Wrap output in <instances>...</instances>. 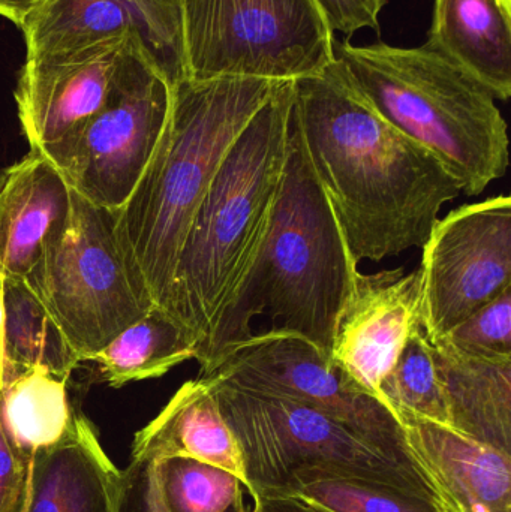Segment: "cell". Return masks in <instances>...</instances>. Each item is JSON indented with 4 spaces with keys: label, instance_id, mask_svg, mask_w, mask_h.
Listing matches in <instances>:
<instances>
[{
    "label": "cell",
    "instance_id": "obj_27",
    "mask_svg": "<svg viewBox=\"0 0 511 512\" xmlns=\"http://www.w3.org/2000/svg\"><path fill=\"white\" fill-rule=\"evenodd\" d=\"M440 339L476 357L511 358V288L471 313Z\"/></svg>",
    "mask_w": 511,
    "mask_h": 512
},
{
    "label": "cell",
    "instance_id": "obj_24",
    "mask_svg": "<svg viewBox=\"0 0 511 512\" xmlns=\"http://www.w3.org/2000/svg\"><path fill=\"white\" fill-rule=\"evenodd\" d=\"M261 495L296 499L318 512H443L428 496L329 469H303Z\"/></svg>",
    "mask_w": 511,
    "mask_h": 512
},
{
    "label": "cell",
    "instance_id": "obj_21",
    "mask_svg": "<svg viewBox=\"0 0 511 512\" xmlns=\"http://www.w3.org/2000/svg\"><path fill=\"white\" fill-rule=\"evenodd\" d=\"M80 363L26 282L0 277V388L35 367L69 381Z\"/></svg>",
    "mask_w": 511,
    "mask_h": 512
},
{
    "label": "cell",
    "instance_id": "obj_14",
    "mask_svg": "<svg viewBox=\"0 0 511 512\" xmlns=\"http://www.w3.org/2000/svg\"><path fill=\"white\" fill-rule=\"evenodd\" d=\"M420 304L419 270L359 271L339 316L330 361L381 402V382L408 339L422 330Z\"/></svg>",
    "mask_w": 511,
    "mask_h": 512
},
{
    "label": "cell",
    "instance_id": "obj_5",
    "mask_svg": "<svg viewBox=\"0 0 511 512\" xmlns=\"http://www.w3.org/2000/svg\"><path fill=\"white\" fill-rule=\"evenodd\" d=\"M354 92L378 116L425 147L477 197L509 167L507 122L497 98L431 48L335 41Z\"/></svg>",
    "mask_w": 511,
    "mask_h": 512
},
{
    "label": "cell",
    "instance_id": "obj_19",
    "mask_svg": "<svg viewBox=\"0 0 511 512\" xmlns=\"http://www.w3.org/2000/svg\"><path fill=\"white\" fill-rule=\"evenodd\" d=\"M450 429L511 454V358L465 354L432 340Z\"/></svg>",
    "mask_w": 511,
    "mask_h": 512
},
{
    "label": "cell",
    "instance_id": "obj_17",
    "mask_svg": "<svg viewBox=\"0 0 511 512\" xmlns=\"http://www.w3.org/2000/svg\"><path fill=\"white\" fill-rule=\"evenodd\" d=\"M119 480L98 430L80 414L65 438L33 453L18 512H116Z\"/></svg>",
    "mask_w": 511,
    "mask_h": 512
},
{
    "label": "cell",
    "instance_id": "obj_12",
    "mask_svg": "<svg viewBox=\"0 0 511 512\" xmlns=\"http://www.w3.org/2000/svg\"><path fill=\"white\" fill-rule=\"evenodd\" d=\"M146 62L156 60L132 32L26 57L15 102L30 150L41 152L77 131Z\"/></svg>",
    "mask_w": 511,
    "mask_h": 512
},
{
    "label": "cell",
    "instance_id": "obj_28",
    "mask_svg": "<svg viewBox=\"0 0 511 512\" xmlns=\"http://www.w3.org/2000/svg\"><path fill=\"white\" fill-rule=\"evenodd\" d=\"M116 512H167L156 489L152 460L131 459L120 471ZM231 512H254L243 502Z\"/></svg>",
    "mask_w": 511,
    "mask_h": 512
},
{
    "label": "cell",
    "instance_id": "obj_18",
    "mask_svg": "<svg viewBox=\"0 0 511 512\" xmlns=\"http://www.w3.org/2000/svg\"><path fill=\"white\" fill-rule=\"evenodd\" d=\"M176 456L225 469L246 487L239 442L222 415L212 385L200 376L185 382L132 442L131 459Z\"/></svg>",
    "mask_w": 511,
    "mask_h": 512
},
{
    "label": "cell",
    "instance_id": "obj_6",
    "mask_svg": "<svg viewBox=\"0 0 511 512\" xmlns=\"http://www.w3.org/2000/svg\"><path fill=\"white\" fill-rule=\"evenodd\" d=\"M204 379L212 385L222 415L239 442L249 498L279 489L296 472L318 468L410 490L435 501L407 460L330 415L287 397L246 390L210 376Z\"/></svg>",
    "mask_w": 511,
    "mask_h": 512
},
{
    "label": "cell",
    "instance_id": "obj_9",
    "mask_svg": "<svg viewBox=\"0 0 511 512\" xmlns=\"http://www.w3.org/2000/svg\"><path fill=\"white\" fill-rule=\"evenodd\" d=\"M171 90L161 68L146 62L101 111L39 153L50 159L72 191L116 212L128 201L161 140Z\"/></svg>",
    "mask_w": 511,
    "mask_h": 512
},
{
    "label": "cell",
    "instance_id": "obj_7",
    "mask_svg": "<svg viewBox=\"0 0 511 512\" xmlns=\"http://www.w3.org/2000/svg\"><path fill=\"white\" fill-rule=\"evenodd\" d=\"M185 80L297 81L335 62L317 0H182Z\"/></svg>",
    "mask_w": 511,
    "mask_h": 512
},
{
    "label": "cell",
    "instance_id": "obj_2",
    "mask_svg": "<svg viewBox=\"0 0 511 512\" xmlns=\"http://www.w3.org/2000/svg\"><path fill=\"white\" fill-rule=\"evenodd\" d=\"M357 265L291 110L287 158L266 233L198 346V376L210 375L254 336L258 316L272 321L264 331L300 337L330 358L339 316L360 271Z\"/></svg>",
    "mask_w": 511,
    "mask_h": 512
},
{
    "label": "cell",
    "instance_id": "obj_20",
    "mask_svg": "<svg viewBox=\"0 0 511 512\" xmlns=\"http://www.w3.org/2000/svg\"><path fill=\"white\" fill-rule=\"evenodd\" d=\"M426 47L482 83L511 96V17L498 0H434Z\"/></svg>",
    "mask_w": 511,
    "mask_h": 512
},
{
    "label": "cell",
    "instance_id": "obj_8",
    "mask_svg": "<svg viewBox=\"0 0 511 512\" xmlns=\"http://www.w3.org/2000/svg\"><path fill=\"white\" fill-rule=\"evenodd\" d=\"M81 363L140 319V300L116 234V212L72 191L68 221L24 277Z\"/></svg>",
    "mask_w": 511,
    "mask_h": 512
},
{
    "label": "cell",
    "instance_id": "obj_26",
    "mask_svg": "<svg viewBox=\"0 0 511 512\" xmlns=\"http://www.w3.org/2000/svg\"><path fill=\"white\" fill-rule=\"evenodd\" d=\"M152 462L167 512H231L246 502L245 484L218 466L180 456Z\"/></svg>",
    "mask_w": 511,
    "mask_h": 512
},
{
    "label": "cell",
    "instance_id": "obj_25",
    "mask_svg": "<svg viewBox=\"0 0 511 512\" xmlns=\"http://www.w3.org/2000/svg\"><path fill=\"white\" fill-rule=\"evenodd\" d=\"M381 402L402 421H428L450 427L443 384L432 345L423 330L405 343L380 387Z\"/></svg>",
    "mask_w": 511,
    "mask_h": 512
},
{
    "label": "cell",
    "instance_id": "obj_22",
    "mask_svg": "<svg viewBox=\"0 0 511 512\" xmlns=\"http://www.w3.org/2000/svg\"><path fill=\"white\" fill-rule=\"evenodd\" d=\"M198 337L164 307L150 306L143 316L117 334L87 361L110 387L161 378L197 355Z\"/></svg>",
    "mask_w": 511,
    "mask_h": 512
},
{
    "label": "cell",
    "instance_id": "obj_10",
    "mask_svg": "<svg viewBox=\"0 0 511 512\" xmlns=\"http://www.w3.org/2000/svg\"><path fill=\"white\" fill-rule=\"evenodd\" d=\"M422 251V330L432 342L511 288V198L452 210L438 219Z\"/></svg>",
    "mask_w": 511,
    "mask_h": 512
},
{
    "label": "cell",
    "instance_id": "obj_1",
    "mask_svg": "<svg viewBox=\"0 0 511 512\" xmlns=\"http://www.w3.org/2000/svg\"><path fill=\"white\" fill-rule=\"evenodd\" d=\"M293 116L354 259L422 249L461 194L447 168L368 107L338 60L294 81Z\"/></svg>",
    "mask_w": 511,
    "mask_h": 512
},
{
    "label": "cell",
    "instance_id": "obj_31",
    "mask_svg": "<svg viewBox=\"0 0 511 512\" xmlns=\"http://www.w3.org/2000/svg\"><path fill=\"white\" fill-rule=\"evenodd\" d=\"M251 501L254 512H318L296 499L284 496L258 495Z\"/></svg>",
    "mask_w": 511,
    "mask_h": 512
},
{
    "label": "cell",
    "instance_id": "obj_23",
    "mask_svg": "<svg viewBox=\"0 0 511 512\" xmlns=\"http://www.w3.org/2000/svg\"><path fill=\"white\" fill-rule=\"evenodd\" d=\"M68 382L35 367L0 388V424L27 459L74 429L81 412L69 399Z\"/></svg>",
    "mask_w": 511,
    "mask_h": 512
},
{
    "label": "cell",
    "instance_id": "obj_3",
    "mask_svg": "<svg viewBox=\"0 0 511 512\" xmlns=\"http://www.w3.org/2000/svg\"><path fill=\"white\" fill-rule=\"evenodd\" d=\"M276 84L237 77L174 84L161 140L128 201L116 210L120 251L147 307L164 306L204 194L231 144Z\"/></svg>",
    "mask_w": 511,
    "mask_h": 512
},
{
    "label": "cell",
    "instance_id": "obj_32",
    "mask_svg": "<svg viewBox=\"0 0 511 512\" xmlns=\"http://www.w3.org/2000/svg\"><path fill=\"white\" fill-rule=\"evenodd\" d=\"M44 0H0V17L20 27Z\"/></svg>",
    "mask_w": 511,
    "mask_h": 512
},
{
    "label": "cell",
    "instance_id": "obj_30",
    "mask_svg": "<svg viewBox=\"0 0 511 512\" xmlns=\"http://www.w3.org/2000/svg\"><path fill=\"white\" fill-rule=\"evenodd\" d=\"M333 32L351 36L357 30L380 27V14L387 0H317Z\"/></svg>",
    "mask_w": 511,
    "mask_h": 512
},
{
    "label": "cell",
    "instance_id": "obj_4",
    "mask_svg": "<svg viewBox=\"0 0 511 512\" xmlns=\"http://www.w3.org/2000/svg\"><path fill=\"white\" fill-rule=\"evenodd\" d=\"M294 81L276 84L222 159L174 268L164 309L198 346L245 276L266 233L287 158Z\"/></svg>",
    "mask_w": 511,
    "mask_h": 512
},
{
    "label": "cell",
    "instance_id": "obj_16",
    "mask_svg": "<svg viewBox=\"0 0 511 512\" xmlns=\"http://www.w3.org/2000/svg\"><path fill=\"white\" fill-rule=\"evenodd\" d=\"M72 189L42 153L30 150L0 174V277L24 280L71 215Z\"/></svg>",
    "mask_w": 511,
    "mask_h": 512
},
{
    "label": "cell",
    "instance_id": "obj_13",
    "mask_svg": "<svg viewBox=\"0 0 511 512\" xmlns=\"http://www.w3.org/2000/svg\"><path fill=\"white\" fill-rule=\"evenodd\" d=\"M20 30L26 57L137 33L171 86L185 80L182 0H44Z\"/></svg>",
    "mask_w": 511,
    "mask_h": 512
},
{
    "label": "cell",
    "instance_id": "obj_15",
    "mask_svg": "<svg viewBox=\"0 0 511 512\" xmlns=\"http://www.w3.org/2000/svg\"><path fill=\"white\" fill-rule=\"evenodd\" d=\"M405 456L443 512H511V454L428 421H402Z\"/></svg>",
    "mask_w": 511,
    "mask_h": 512
},
{
    "label": "cell",
    "instance_id": "obj_29",
    "mask_svg": "<svg viewBox=\"0 0 511 512\" xmlns=\"http://www.w3.org/2000/svg\"><path fill=\"white\" fill-rule=\"evenodd\" d=\"M30 459H27L0 424V512H18L26 496Z\"/></svg>",
    "mask_w": 511,
    "mask_h": 512
},
{
    "label": "cell",
    "instance_id": "obj_11",
    "mask_svg": "<svg viewBox=\"0 0 511 512\" xmlns=\"http://www.w3.org/2000/svg\"><path fill=\"white\" fill-rule=\"evenodd\" d=\"M207 376L305 403L408 462L402 426L395 415L357 387L320 349L300 337L272 331L255 333Z\"/></svg>",
    "mask_w": 511,
    "mask_h": 512
}]
</instances>
